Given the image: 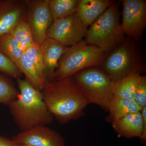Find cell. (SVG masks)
I'll use <instances>...</instances> for the list:
<instances>
[{"label":"cell","instance_id":"obj_1","mask_svg":"<svg viewBox=\"0 0 146 146\" xmlns=\"http://www.w3.org/2000/svg\"><path fill=\"white\" fill-rule=\"evenodd\" d=\"M41 93L48 109L60 123L82 117L88 105L73 76L48 82Z\"/></svg>","mask_w":146,"mask_h":146},{"label":"cell","instance_id":"obj_2","mask_svg":"<svg viewBox=\"0 0 146 146\" xmlns=\"http://www.w3.org/2000/svg\"><path fill=\"white\" fill-rule=\"evenodd\" d=\"M19 94L8 105L10 114L21 131L52 122L53 115L45 104L41 91L36 90L26 78L16 79Z\"/></svg>","mask_w":146,"mask_h":146},{"label":"cell","instance_id":"obj_3","mask_svg":"<svg viewBox=\"0 0 146 146\" xmlns=\"http://www.w3.org/2000/svg\"><path fill=\"white\" fill-rule=\"evenodd\" d=\"M85 41L89 45L111 52L125 39L119 21V5L114 2L87 30Z\"/></svg>","mask_w":146,"mask_h":146},{"label":"cell","instance_id":"obj_4","mask_svg":"<svg viewBox=\"0 0 146 146\" xmlns=\"http://www.w3.org/2000/svg\"><path fill=\"white\" fill-rule=\"evenodd\" d=\"M105 53L100 48L88 44L84 40L68 47L58 61L53 80H61L86 68L102 65Z\"/></svg>","mask_w":146,"mask_h":146},{"label":"cell","instance_id":"obj_5","mask_svg":"<svg viewBox=\"0 0 146 146\" xmlns=\"http://www.w3.org/2000/svg\"><path fill=\"white\" fill-rule=\"evenodd\" d=\"M143 64L138 45L134 39L128 37L105 58L102 65L103 70L115 83L132 72L142 73Z\"/></svg>","mask_w":146,"mask_h":146},{"label":"cell","instance_id":"obj_6","mask_svg":"<svg viewBox=\"0 0 146 146\" xmlns=\"http://www.w3.org/2000/svg\"><path fill=\"white\" fill-rule=\"evenodd\" d=\"M88 104L98 105L107 111L115 82L102 69L91 67L73 76Z\"/></svg>","mask_w":146,"mask_h":146},{"label":"cell","instance_id":"obj_7","mask_svg":"<svg viewBox=\"0 0 146 146\" xmlns=\"http://www.w3.org/2000/svg\"><path fill=\"white\" fill-rule=\"evenodd\" d=\"M49 0H27L26 21L35 43L40 45L46 38V33L53 21Z\"/></svg>","mask_w":146,"mask_h":146},{"label":"cell","instance_id":"obj_8","mask_svg":"<svg viewBox=\"0 0 146 146\" xmlns=\"http://www.w3.org/2000/svg\"><path fill=\"white\" fill-rule=\"evenodd\" d=\"M87 30L75 13L66 18L54 20L47 31L46 36L69 47L83 40Z\"/></svg>","mask_w":146,"mask_h":146},{"label":"cell","instance_id":"obj_9","mask_svg":"<svg viewBox=\"0 0 146 146\" xmlns=\"http://www.w3.org/2000/svg\"><path fill=\"white\" fill-rule=\"evenodd\" d=\"M122 28L125 34L134 40H141L146 26V2L122 1Z\"/></svg>","mask_w":146,"mask_h":146},{"label":"cell","instance_id":"obj_10","mask_svg":"<svg viewBox=\"0 0 146 146\" xmlns=\"http://www.w3.org/2000/svg\"><path fill=\"white\" fill-rule=\"evenodd\" d=\"M12 140L18 144L33 146H66L63 136L46 125H38L13 136Z\"/></svg>","mask_w":146,"mask_h":146},{"label":"cell","instance_id":"obj_11","mask_svg":"<svg viewBox=\"0 0 146 146\" xmlns=\"http://www.w3.org/2000/svg\"><path fill=\"white\" fill-rule=\"evenodd\" d=\"M112 124L118 137H139L145 143L146 140V106L143 108L141 112L127 115L114 121Z\"/></svg>","mask_w":146,"mask_h":146},{"label":"cell","instance_id":"obj_12","mask_svg":"<svg viewBox=\"0 0 146 146\" xmlns=\"http://www.w3.org/2000/svg\"><path fill=\"white\" fill-rule=\"evenodd\" d=\"M26 1L0 0V36L26 21Z\"/></svg>","mask_w":146,"mask_h":146},{"label":"cell","instance_id":"obj_13","mask_svg":"<svg viewBox=\"0 0 146 146\" xmlns=\"http://www.w3.org/2000/svg\"><path fill=\"white\" fill-rule=\"evenodd\" d=\"M68 48L56 40L48 37L40 45L44 60L46 84L52 81L55 72L58 68V61Z\"/></svg>","mask_w":146,"mask_h":146},{"label":"cell","instance_id":"obj_14","mask_svg":"<svg viewBox=\"0 0 146 146\" xmlns=\"http://www.w3.org/2000/svg\"><path fill=\"white\" fill-rule=\"evenodd\" d=\"M114 2L111 0H79L76 13L87 28Z\"/></svg>","mask_w":146,"mask_h":146},{"label":"cell","instance_id":"obj_15","mask_svg":"<svg viewBox=\"0 0 146 146\" xmlns=\"http://www.w3.org/2000/svg\"><path fill=\"white\" fill-rule=\"evenodd\" d=\"M142 108L134 100L124 99L112 96L108 105L107 111L109 114L106 120L112 123L129 114L141 112Z\"/></svg>","mask_w":146,"mask_h":146},{"label":"cell","instance_id":"obj_16","mask_svg":"<svg viewBox=\"0 0 146 146\" xmlns=\"http://www.w3.org/2000/svg\"><path fill=\"white\" fill-rule=\"evenodd\" d=\"M141 73L139 72H132L115 82L112 96L124 99L133 100Z\"/></svg>","mask_w":146,"mask_h":146},{"label":"cell","instance_id":"obj_17","mask_svg":"<svg viewBox=\"0 0 146 146\" xmlns=\"http://www.w3.org/2000/svg\"><path fill=\"white\" fill-rule=\"evenodd\" d=\"M79 0H49V5L53 20L75 14Z\"/></svg>","mask_w":146,"mask_h":146},{"label":"cell","instance_id":"obj_18","mask_svg":"<svg viewBox=\"0 0 146 146\" xmlns=\"http://www.w3.org/2000/svg\"><path fill=\"white\" fill-rule=\"evenodd\" d=\"M16 66L22 74H25L26 78L32 86L38 91H42L44 87V85L36 68L25 52L23 53Z\"/></svg>","mask_w":146,"mask_h":146},{"label":"cell","instance_id":"obj_19","mask_svg":"<svg viewBox=\"0 0 146 146\" xmlns=\"http://www.w3.org/2000/svg\"><path fill=\"white\" fill-rule=\"evenodd\" d=\"M0 52L9 58L16 65L24 53L11 33L0 36Z\"/></svg>","mask_w":146,"mask_h":146},{"label":"cell","instance_id":"obj_20","mask_svg":"<svg viewBox=\"0 0 146 146\" xmlns=\"http://www.w3.org/2000/svg\"><path fill=\"white\" fill-rule=\"evenodd\" d=\"M19 94L13 82L0 72V104L8 105L17 98Z\"/></svg>","mask_w":146,"mask_h":146},{"label":"cell","instance_id":"obj_21","mask_svg":"<svg viewBox=\"0 0 146 146\" xmlns=\"http://www.w3.org/2000/svg\"><path fill=\"white\" fill-rule=\"evenodd\" d=\"M10 33L16 39L20 48L24 52L35 43L26 21L20 23Z\"/></svg>","mask_w":146,"mask_h":146},{"label":"cell","instance_id":"obj_22","mask_svg":"<svg viewBox=\"0 0 146 146\" xmlns=\"http://www.w3.org/2000/svg\"><path fill=\"white\" fill-rule=\"evenodd\" d=\"M25 53L36 68L39 78L44 87L46 82L44 75V63L40 50V45L35 43L27 49Z\"/></svg>","mask_w":146,"mask_h":146},{"label":"cell","instance_id":"obj_23","mask_svg":"<svg viewBox=\"0 0 146 146\" xmlns=\"http://www.w3.org/2000/svg\"><path fill=\"white\" fill-rule=\"evenodd\" d=\"M0 72L6 75L16 79L21 78L22 73L14 63L0 52Z\"/></svg>","mask_w":146,"mask_h":146},{"label":"cell","instance_id":"obj_24","mask_svg":"<svg viewBox=\"0 0 146 146\" xmlns=\"http://www.w3.org/2000/svg\"><path fill=\"white\" fill-rule=\"evenodd\" d=\"M133 100L141 107L146 106V76L141 75L139 77Z\"/></svg>","mask_w":146,"mask_h":146},{"label":"cell","instance_id":"obj_25","mask_svg":"<svg viewBox=\"0 0 146 146\" xmlns=\"http://www.w3.org/2000/svg\"><path fill=\"white\" fill-rule=\"evenodd\" d=\"M19 144L12 139L0 135V146H18Z\"/></svg>","mask_w":146,"mask_h":146},{"label":"cell","instance_id":"obj_26","mask_svg":"<svg viewBox=\"0 0 146 146\" xmlns=\"http://www.w3.org/2000/svg\"><path fill=\"white\" fill-rule=\"evenodd\" d=\"M18 146H33L29 145H26V144H19Z\"/></svg>","mask_w":146,"mask_h":146}]
</instances>
